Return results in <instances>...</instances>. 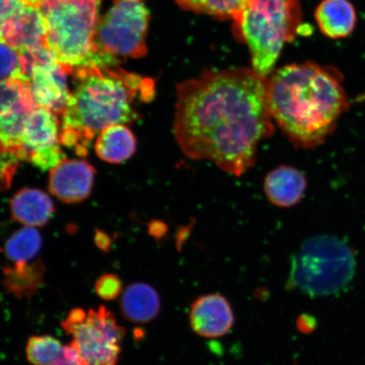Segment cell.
Listing matches in <instances>:
<instances>
[{
  "label": "cell",
  "mask_w": 365,
  "mask_h": 365,
  "mask_svg": "<svg viewBox=\"0 0 365 365\" xmlns=\"http://www.w3.org/2000/svg\"><path fill=\"white\" fill-rule=\"evenodd\" d=\"M267 77L250 68L207 71L177 86L173 131L186 157L207 160L235 176L254 166L272 135Z\"/></svg>",
  "instance_id": "6da1fadb"
},
{
  "label": "cell",
  "mask_w": 365,
  "mask_h": 365,
  "mask_svg": "<svg viewBox=\"0 0 365 365\" xmlns=\"http://www.w3.org/2000/svg\"><path fill=\"white\" fill-rule=\"evenodd\" d=\"M342 76L333 67L293 63L267 77V103L272 120L295 147H318L335 130L349 100Z\"/></svg>",
  "instance_id": "7a4b0ae2"
},
{
  "label": "cell",
  "mask_w": 365,
  "mask_h": 365,
  "mask_svg": "<svg viewBox=\"0 0 365 365\" xmlns=\"http://www.w3.org/2000/svg\"><path fill=\"white\" fill-rule=\"evenodd\" d=\"M73 88L62 114L61 143L86 157L105 128L139 120V105L153 101L154 81L118 66L73 68Z\"/></svg>",
  "instance_id": "3957f363"
},
{
  "label": "cell",
  "mask_w": 365,
  "mask_h": 365,
  "mask_svg": "<svg viewBox=\"0 0 365 365\" xmlns=\"http://www.w3.org/2000/svg\"><path fill=\"white\" fill-rule=\"evenodd\" d=\"M232 21L237 39L248 46L252 70L267 77L298 34L302 12L299 0H250Z\"/></svg>",
  "instance_id": "277c9868"
},
{
  "label": "cell",
  "mask_w": 365,
  "mask_h": 365,
  "mask_svg": "<svg viewBox=\"0 0 365 365\" xmlns=\"http://www.w3.org/2000/svg\"><path fill=\"white\" fill-rule=\"evenodd\" d=\"M100 6L101 0H43L39 4L46 45L58 61L73 68L95 65Z\"/></svg>",
  "instance_id": "5b68a950"
},
{
  "label": "cell",
  "mask_w": 365,
  "mask_h": 365,
  "mask_svg": "<svg viewBox=\"0 0 365 365\" xmlns=\"http://www.w3.org/2000/svg\"><path fill=\"white\" fill-rule=\"evenodd\" d=\"M355 267L352 249L344 240L314 236L292 258L287 287L312 297L334 294L352 281Z\"/></svg>",
  "instance_id": "8992f818"
},
{
  "label": "cell",
  "mask_w": 365,
  "mask_h": 365,
  "mask_svg": "<svg viewBox=\"0 0 365 365\" xmlns=\"http://www.w3.org/2000/svg\"><path fill=\"white\" fill-rule=\"evenodd\" d=\"M149 21L143 3L115 0L96 30L94 66H118L123 59L147 56Z\"/></svg>",
  "instance_id": "52a82bcc"
},
{
  "label": "cell",
  "mask_w": 365,
  "mask_h": 365,
  "mask_svg": "<svg viewBox=\"0 0 365 365\" xmlns=\"http://www.w3.org/2000/svg\"><path fill=\"white\" fill-rule=\"evenodd\" d=\"M66 334L72 336L90 365H118L126 330L104 305L90 308L78 322L63 321Z\"/></svg>",
  "instance_id": "ba28073f"
},
{
  "label": "cell",
  "mask_w": 365,
  "mask_h": 365,
  "mask_svg": "<svg viewBox=\"0 0 365 365\" xmlns=\"http://www.w3.org/2000/svg\"><path fill=\"white\" fill-rule=\"evenodd\" d=\"M21 53L23 76L36 104L62 116L70 97L68 76L73 68L58 61L46 46Z\"/></svg>",
  "instance_id": "9c48e42d"
},
{
  "label": "cell",
  "mask_w": 365,
  "mask_h": 365,
  "mask_svg": "<svg viewBox=\"0 0 365 365\" xmlns=\"http://www.w3.org/2000/svg\"><path fill=\"white\" fill-rule=\"evenodd\" d=\"M61 129L56 113L36 107L27 118L23 130L20 161L33 163L43 171L57 167L66 159L59 140Z\"/></svg>",
  "instance_id": "30bf717a"
},
{
  "label": "cell",
  "mask_w": 365,
  "mask_h": 365,
  "mask_svg": "<svg viewBox=\"0 0 365 365\" xmlns=\"http://www.w3.org/2000/svg\"><path fill=\"white\" fill-rule=\"evenodd\" d=\"M191 329L205 339H218L234 327L235 314L228 300L220 294L199 297L190 305Z\"/></svg>",
  "instance_id": "8fae6325"
},
{
  "label": "cell",
  "mask_w": 365,
  "mask_h": 365,
  "mask_svg": "<svg viewBox=\"0 0 365 365\" xmlns=\"http://www.w3.org/2000/svg\"><path fill=\"white\" fill-rule=\"evenodd\" d=\"M95 175L88 162L66 158L49 173L50 193L65 203L81 202L90 195Z\"/></svg>",
  "instance_id": "7c38bea8"
},
{
  "label": "cell",
  "mask_w": 365,
  "mask_h": 365,
  "mask_svg": "<svg viewBox=\"0 0 365 365\" xmlns=\"http://www.w3.org/2000/svg\"><path fill=\"white\" fill-rule=\"evenodd\" d=\"M36 107L29 82L0 80V130L22 125Z\"/></svg>",
  "instance_id": "4fadbf2b"
},
{
  "label": "cell",
  "mask_w": 365,
  "mask_h": 365,
  "mask_svg": "<svg viewBox=\"0 0 365 365\" xmlns=\"http://www.w3.org/2000/svg\"><path fill=\"white\" fill-rule=\"evenodd\" d=\"M161 308V297L152 285L134 282L123 290L120 309L127 322L139 325L152 322L158 317Z\"/></svg>",
  "instance_id": "5bb4252c"
},
{
  "label": "cell",
  "mask_w": 365,
  "mask_h": 365,
  "mask_svg": "<svg viewBox=\"0 0 365 365\" xmlns=\"http://www.w3.org/2000/svg\"><path fill=\"white\" fill-rule=\"evenodd\" d=\"M307 178L297 168L280 166L272 170L264 181V190L270 202L279 207H291L304 197Z\"/></svg>",
  "instance_id": "9a60e30c"
},
{
  "label": "cell",
  "mask_w": 365,
  "mask_h": 365,
  "mask_svg": "<svg viewBox=\"0 0 365 365\" xmlns=\"http://www.w3.org/2000/svg\"><path fill=\"white\" fill-rule=\"evenodd\" d=\"M2 284L7 294L17 300H31L45 286L46 268L41 259L2 267Z\"/></svg>",
  "instance_id": "2e32d148"
},
{
  "label": "cell",
  "mask_w": 365,
  "mask_h": 365,
  "mask_svg": "<svg viewBox=\"0 0 365 365\" xmlns=\"http://www.w3.org/2000/svg\"><path fill=\"white\" fill-rule=\"evenodd\" d=\"M14 220L26 227H41L48 223L54 212L52 200L38 189H22L11 202Z\"/></svg>",
  "instance_id": "e0dca14e"
},
{
  "label": "cell",
  "mask_w": 365,
  "mask_h": 365,
  "mask_svg": "<svg viewBox=\"0 0 365 365\" xmlns=\"http://www.w3.org/2000/svg\"><path fill=\"white\" fill-rule=\"evenodd\" d=\"M316 19L322 33L332 39L346 38L357 21L349 0H323L317 9Z\"/></svg>",
  "instance_id": "ac0fdd59"
},
{
  "label": "cell",
  "mask_w": 365,
  "mask_h": 365,
  "mask_svg": "<svg viewBox=\"0 0 365 365\" xmlns=\"http://www.w3.org/2000/svg\"><path fill=\"white\" fill-rule=\"evenodd\" d=\"M136 144L135 136L127 125H114L100 132L95 152L104 162L120 163L133 156Z\"/></svg>",
  "instance_id": "d6986e66"
},
{
  "label": "cell",
  "mask_w": 365,
  "mask_h": 365,
  "mask_svg": "<svg viewBox=\"0 0 365 365\" xmlns=\"http://www.w3.org/2000/svg\"><path fill=\"white\" fill-rule=\"evenodd\" d=\"M42 248V237L33 227H25L12 235L6 241L4 253L13 263L29 262Z\"/></svg>",
  "instance_id": "ffe728a7"
},
{
  "label": "cell",
  "mask_w": 365,
  "mask_h": 365,
  "mask_svg": "<svg viewBox=\"0 0 365 365\" xmlns=\"http://www.w3.org/2000/svg\"><path fill=\"white\" fill-rule=\"evenodd\" d=\"M182 10L211 16L218 19H234L250 0H175Z\"/></svg>",
  "instance_id": "44dd1931"
},
{
  "label": "cell",
  "mask_w": 365,
  "mask_h": 365,
  "mask_svg": "<svg viewBox=\"0 0 365 365\" xmlns=\"http://www.w3.org/2000/svg\"><path fill=\"white\" fill-rule=\"evenodd\" d=\"M62 342L51 335H34L27 340L26 355L31 365H53L62 353Z\"/></svg>",
  "instance_id": "7402d4cb"
},
{
  "label": "cell",
  "mask_w": 365,
  "mask_h": 365,
  "mask_svg": "<svg viewBox=\"0 0 365 365\" xmlns=\"http://www.w3.org/2000/svg\"><path fill=\"white\" fill-rule=\"evenodd\" d=\"M29 6L24 0H0V43L10 45Z\"/></svg>",
  "instance_id": "603a6c76"
},
{
  "label": "cell",
  "mask_w": 365,
  "mask_h": 365,
  "mask_svg": "<svg viewBox=\"0 0 365 365\" xmlns=\"http://www.w3.org/2000/svg\"><path fill=\"white\" fill-rule=\"evenodd\" d=\"M25 81L23 76L22 57L11 46L0 43V80Z\"/></svg>",
  "instance_id": "cb8c5ba5"
},
{
  "label": "cell",
  "mask_w": 365,
  "mask_h": 365,
  "mask_svg": "<svg viewBox=\"0 0 365 365\" xmlns=\"http://www.w3.org/2000/svg\"><path fill=\"white\" fill-rule=\"evenodd\" d=\"M94 289L100 299L104 301L115 300L123 293L122 281L114 274H103L96 281Z\"/></svg>",
  "instance_id": "d4e9b609"
},
{
  "label": "cell",
  "mask_w": 365,
  "mask_h": 365,
  "mask_svg": "<svg viewBox=\"0 0 365 365\" xmlns=\"http://www.w3.org/2000/svg\"><path fill=\"white\" fill-rule=\"evenodd\" d=\"M19 161L15 154L0 148V192L10 188Z\"/></svg>",
  "instance_id": "484cf974"
},
{
  "label": "cell",
  "mask_w": 365,
  "mask_h": 365,
  "mask_svg": "<svg viewBox=\"0 0 365 365\" xmlns=\"http://www.w3.org/2000/svg\"><path fill=\"white\" fill-rule=\"evenodd\" d=\"M53 365H90L74 340L63 345L62 353Z\"/></svg>",
  "instance_id": "4316f807"
},
{
  "label": "cell",
  "mask_w": 365,
  "mask_h": 365,
  "mask_svg": "<svg viewBox=\"0 0 365 365\" xmlns=\"http://www.w3.org/2000/svg\"><path fill=\"white\" fill-rule=\"evenodd\" d=\"M297 329L303 334H309L316 330L317 327V319L308 314H302L297 319Z\"/></svg>",
  "instance_id": "83f0119b"
},
{
  "label": "cell",
  "mask_w": 365,
  "mask_h": 365,
  "mask_svg": "<svg viewBox=\"0 0 365 365\" xmlns=\"http://www.w3.org/2000/svg\"><path fill=\"white\" fill-rule=\"evenodd\" d=\"M96 242H97V245L100 249L102 250H108L109 247V240L107 236H103L101 235V237L97 235V238H96Z\"/></svg>",
  "instance_id": "f1b7e54d"
},
{
  "label": "cell",
  "mask_w": 365,
  "mask_h": 365,
  "mask_svg": "<svg viewBox=\"0 0 365 365\" xmlns=\"http://www.w3.org/2000/svg\"><path fill=\"white\" fill-rule=\"evenodd\" d=\"M26 4H29V6L38 7L41 3L43 1V0H24Z\"/></svg>",
  "instance_id": "f546056e"
},
{
  "label": "cell",
  "mask_w": 365,
  "mask_h": 365,
  "mask_svg": "<svg viewBox=\"0 0 365 365\" xmlns=\"http://www.w3.org/2000/svg\"><path fill=\"white\" fill-rule=\"evenodd\" d=\"M130 1H140V0H130Z\"/></svg>",
  "instance_id": "4dcf8cb0"
}]
</instances>
